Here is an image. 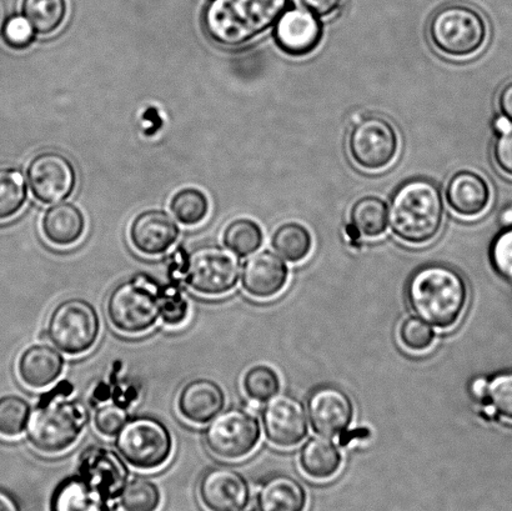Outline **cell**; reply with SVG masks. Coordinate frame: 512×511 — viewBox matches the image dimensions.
I'll list each match as a JSON object with an SVG mask.
<instances>
[{
    "label": "cell",
    "mask_w": 512,
    "mask_h": 511,
    "mask_svg": "<svg viewBox=\"0 0 512 511\" xmlns=\"http://www.w3.org/2000/svg\"><path fill=\"white\" fill-rule=\"evenodd\" d=\"M118 500L122 511H160L163 503L158 485L145 478L130 480Z\"/></svg>",
    "instance_id": "obj_32"
},
{
    "label": "cell",
    "mask_w": 512,
    "mask_h": 511,
    "mask_svg": "<svg viewBox=\"0 0 512 511\" xmlns=\"http://www.w3.org/2000/svg\"><path fill=\"white\" fill-rule=\"evenodd\" d=\"M110 500L82 475L63 480L54 490L52 511H109Z\"/></svg>",
    "instance_id": "obj_23"
},
{
    "label": "cell",
    "mask_w": 512,
    "mask_h": 511,
    "mask_svg": "<svg viewBox=\"0 0 512 511\" xmlns=\"http://www.w3.org/2000/svg\"><path fill=\"white\" fill-rule=\"evenodd\" d=\"M289 282V269L284 260L269 250L253 255L242 270L245 293L258 300H269L283 293Z\"/></svg>",
    "instance_id": "obj_19"
},
{
    "label": "cell",
    "mask_w": 512,
    "mask_h": 511,
    "mask_svg": "<svg viewBox=\"0 0 512 511\" xmlns=\"http://www.w3.org/2000/svg\"><path fill=\"white\" fill-rule=\"evenodd\" d=\"M177 405L180 415L189 423L209 424L223 412L225 393L214 380L194 379L180 390Z\"/></svg>",
    "instance_id": "obj_20"
},
{
    "label": "cell",
    "mask_w": 512,
    "mask_h": 511,
    "mask_svg": "<svg viewBox=\"0 0 512 511\" xmlns=\"http://www.w3.org/2000/svg\"><path fill=\"white\" fill-rule=\"evenodd\" d=\"M261 428L255 414L243 408H229L209 423L204 439L215 457L237 462L249 457L260 443Z\"/></svg>",
    "instance_id": "obj_10"
},
{
    "label": "cell",
    "mask_w": 512,
    "mask_h": 511,
    "mask_svg": "<svg viewBox=\"0 0 512 511\" xmlns=\"http://www.w3.org/2000/svg\"><path fill=\"white\" fill-rule=\"evenodd\" d=\"M271 244L281 258L290 263H300L309 257L313 249V237L299 223H285L275 230Z\"/></svg>",
    "instance_id": "obj_28"
},
{
    "label": "cell",
    "mask_w": 512,
    "mask_h": 511,
    "mask_svg": "<svg viewBox=\"0 0 512 511\" xmlns=\"http://www.w3.org/2000/svg\"><path fill=\"white\" fill-rule=\"evenodd\" d=\"M491 262L501 277L512 282V227L506 228L494 239Z\"/></svg>",
    "instance_id": "obj_41"
},
{
    "label": "cell",
    "mask_w": 512,
    "mask_h": 511,
    "mask_svg": "<svg viewBox=\"0 0 512 511\" xmlns=\"http://www.w3.org/2000/svg\"><path fill=\"white\" fill-rule=\"evenodd\" d=\"M399 338L410 352L423 353L433 347L435 332L423 319L410 317L401 324Z\"/></svg>",
    "instance_id": "obj_37"
},
{
    "label": "cell",
    "mask_w": 512,
    "mask_h": 511,
    "mask_svg": "<svg viewBox=\"0 0 512 511\" xmlns=\"http://www.w3.org/2000/svg\"><path fill=\"white\" fill-rule=\"evenodd\" d=\"M180 235L177 222L160 209H148L139 213L129 227V239L140 254L148 257L167 253Z\"/></svg>",
    "instance_id": "obj_18"
},
{
    "label": "cell",
    "mask_w": 512,
    "mask_h": 511,
    "mask_svg": "<svg viewBox=\"0 0 512 511\" xmlns=\"http://www.w3.org/2000/svg\"><path fill=\"white\" fill-rule=\"evenodd\" d=\"M0 511H20L17 500L2 489H0Z\"/></svg>",
    "instance_id": "obj_45"
},
{
    "label": "cell",
    "mask_w": 512,
    "mask_h": 511,
    "mask_svg": "<svg viewBox=\"0 0 512 511\" xmlns=\"http://www.w3.org/2000/svg\"><path fill=\"white\" fill-rule=\"evenodd\" d=\"M489 37L484 15L470 5L449 4L438 10L429 23L433 47L445 57L466 59L484 48Z\"/></svg>",
    "instance_id": "obj_6"
},
{
    "label": "cell",
    "mask_w": 512,
    "mask_h": 511,
    "mask_svg": "<svg viewBox=\"0 0 512 511\" xmlns=\"http://www.w3.org/2000/svg\"><path fill=\"white\" fill-rule=\"evenodd\" d=\"M444 220V200L438 185L415 178L401 185L391 199L389 225L404 243L423 245L438 237Z\"/></svg>",
    "instance_id": "obj_3"
},
{
    "label": "cell",
    "mask_w": 512,
    "mask_h": 511,
    "mask_svg": "<svg viewBox=\"0 0 512 511\" xmlns=\"http://www.w3.org/2000/svg\"><path fill=\"white\" fill-rule=\"evenodd\" d=\"M446 200L460 217H479L490 207V184L473 170H460L446 185Z\"/></svg>",
    "instance_id": "obj_21"
},
{
    "label": "cell",
    "mask_w": 512,
    "mask_h": 511,
    "mask_svg": "<svg viewBox=\"0 0 512 511\" xmlns=\"http://www.w3.org/2000/svg\"><path fill=\"white\" fill-rule=\"evenodd\" d=\"M42 232L45 239L57 247L77 244L85 232L84 214L72 203L52 205L43 215Z\"/></svg>",
    "instance_id": "obj_24"
},
{
    "label": "cell",
    "mask_w": 512,
    "mask_h": 511,
    "mask_svg": "<svg viewBox=\"0 0 512 511\" xmlns=\"http://www.w3.org/2000/svg\"><path fill=\"white\" fill-rule=\"evenodd\" d=\"M100 329L102 324L94 305L84 299L72 298L54 308L44 333L59 352L77 357L88 353L97 344Z\"/></svg>",
    "instance_id": "obj_9"
},
{
    "label": "cell",
    "mask_w": 512,
    "mask_h": 511,
    "mask_svg": "<svg viewBox=\"0 0 512 511\" xmlns=\"http://www.w3.org/2000/svg\"><path fill=\"white\" fill-rule=\"evenodd\" d=\"M35 30L24 15H13L3 25L5 43L14 49H25L35 40Z\"/></svg>",
    "instance_id": "obj_40"
},
{
    "label": "cell",
    "mask_w": 512,
    "mask_h": 511,
    "mask_svg": "<svg viewBox=\"0 0 512 511\" xmlns=\"http://www.w3.org/2000/svg\"><path fill=\"white\" fill-rule=\"evenodd\" d=\"M128 412L119 404H107L100 407L94 415V427L103 437H117L120 429L128 420Z\"/></svg>",
    "instance_id": "obj_39"
},
{
    "label": "cell",
    "mask_w": 512,
    "mask_h": 511,
    "mask_svg": "<svg viewBox=\"0 0 512 511\" xmlns=\"http://www.w3.org/2000/svg\"><path fill=\"white\" fill-rule=\"evenodd\" d=\"M276 45L291 57H305L319 47L323 39V24L314 14L298 8L281 14L275 23Z\"/></svg>",
    "instance_id": "obj_17"
},
{
    "label": "cell",
    "mask_w": 512,
    "mask_h": 511,
    "mask_svg": "<svg viewBox=\"0 0 512 511\" xmlns=\"http://www.w3.org/2000/svg\"><path fill=\"white\" fill-rule=\"evenodd\" d=\"M501 222H503L506 227H512V209H506L503 214H501Z\"/></svg>",
    "instance_id": "obj_46"
},
{
    "label": "cell",
    "mask_w": 512,
    "mask_h": 511,
    "mask_svg": "<svg viewBox=\"0 0 512 511\" xmlns=\"http://www.w3.org/2000/svg\"><path fill=\"white\" fill-rule=\"evenodd\" d=\"M27 174L30 190L44 204L62 203L73 194L77 185V173L72 162L53 150L30 160Z\"/></svg>",
    "instance_id": "obj_12"
},
{
    "label": "cell",
    "mask_w": 512,
    "mask_h": 511,
    "mask_svg": "<svg viewBox=\"0 0 512 511\" xmlns=\"http://www.w3.org/2000/svg\"><path fill=\"white\" fill-rule=\"evenodd\" d=\"M32 407L18 395L0 398V437L17 438L27 430Z\"/></svg>",
    "instance_id": "obj_34"
},
{
    "label": "cell",
    "mask_w": 512,
    "mask_h": 511,
    "mask_svg": "<svg viewBox=\"0 0 512 511\" xmlns=\"http://www.w3.org/2000/svg\"><path fill=\"white\" fill-rule=\"evenodd\" d=\"M198 497L205 511H242L248 507L250 489L238 470L220 465L200 478Z\"/></svg>",
    "instance_id": "obj_13"
},
{
    "label": "cell",
    "mask_w": 512,
    "mask_h": 511,
    "mask_svg": "<svg viewBox=\"0 0 512 511\" xmlns=\"http://www.w3.org/2000/svg\"><path fill=\"white\" fill-rule=\"evenodd\" d=\"M350 158L365 172H383L395 162L399 134L388 119L371 115L355 122L348 138Z\"/></svg>",
    "instance_id": "obj_11"
},
{
    "label": "cell",
    "mask_w": 512,
    "mask_h": 511,
    "mask_svg": "<svg viewBox=\"0 0 512 511\" xmlns=\"http://www.w3.org/2000/svg\"><path fill=\"white\" fill-rule=\"evenodd\" d=\"M175 272L194 293L203 297H222L237 287L240 262L229 249L204 244L194 248Z\"/></svg>",
    "instance_id": "obj_7"
},
{
    "label": "cell",
    "mask_w": 512,
    "mask_h": 511,
    "mask_svg": "<svg viewBox=\"0 0 512 511\" xmlns=\"http://www.w3.org/2000/svg\"><path fill=\"white\" fill-rule=\"evenodd\" d=\"M351 224L365 238H379L389 225V208L383 199L368 195L356 200L350 210Z\"/></svg>",
    "instance_id": "obj_27"
},
{
    "label": "cell",
    "mask_w": 512,
    "mask_h": 511,
    "mask_svg": "<svg viewBox=\"0 0 512 511\" xmlns=\"http://www.w3.org/2000/svg\"><path fill=\"white\" fill-rule=\"evenodd\" d=\"M493 158L500 172L512 179V123L496 138Z\"/></svg>",
    "instance_id": "obj_42"
},
{
    "label": "cell",
    "mask_w": 512,
    "mask_h": 511,
    "mask_svg": "<svg viewBox=\"0 0 512 511\" xmlns=\"http://www.w3.org/2000/svg\"><path fill=\"white\" fill-rule=\"evenodd\" d=\"M485 397L496 414L512 423V372L495 375L488 382Z\"/></svg>",
    "instance_id": "obj_38"
},
{
    "label": "cell",
    "mask_w": 512,
    "mask_h": 511,
    "mask_svg": "<svg viewBox=\"0 0 512 511\" xmlns=\"http://www.w3.org/2000/svg\"><path fill=\"white\" fill-rule=\"evenodd\" d=\"M266 438L279 448H294L308 435L303 404L290 395H276L263 410Z\"/></svg>",
    "instance_id": "obj_14"
},
{
    "label": "cell",
    "mask_w": 512,
    "mask_h": 511,
    "mask_svg": "<svg viewBox=\"0 0 512 511\" xmlns=\"http://www.w3.org/2000/svg\"><path fill=\"white\" fill-rule=\"evenodd\" d=\"M263 240V230L259 224L248 218L233 220L223 233L225 247L240 258L258 252Z\"/></svg>",
    "instance_id": "obj_30"
},
{
    "label": "cell",
    "mask_w": 512,
    "mask_h": 511,
    "mask_svg": "<svg viewBox=\"0 0 512 511\" xmlns=\"http://www.w3.org/2000/svg\"><path fill=\"white\" fill-rule=\"evenodd\" d=\"M259 511H306L308 495L303 485L289 475H275L261 485Z\"/></svg>",
    "instance_id": "obj_25"
},
{
    "label": "cell",
    "mask_w": 512,
    "mask_h": 511,
    "mask_svg": "<svg viewBox=\"0 0 512 511\" xmlns=\"http://www.w3.org/2000/svg\"><path fill=\"white\" fill-rule=\"evenodd\" d=\"M22 12L35 33L49 35L62 27L68 14L67 0H23Z\"/></svg>",
    "instance_id": "obj_29"
},
{
    "label": "cell",
    "mask_w": 512,
    "mask_h": 511,
    "mask_svg": "<svg viewBox=\"0 0 512 511\" xmlns=\"http://www.w3.org/2000/svg\"><path fill=\"white\" fill-rule=\"evenodd\" d=\"M295 8L306 10L318 18H328L339 12L345 0H290Z\"/></svg>",
    "instance_id": "obj_43"
},
{
    "label": "cell",
    "mask_w": 512,
    "mask_h": 511,
    "mask_svg": "<svg viewBox=\"0 0 512 511\" xmlns=\"http://www.w3.org/2000/svg\"><path fill=\"white\" fill-rule=\"evenodd\" d=\"M28 198L27 182L18 169L0 168V222L15 217Z\"/></svg>",
    "instance_id": "obj_31"
},
{
    "label": "cell",
    "mask_w": 512,
    "mask_h": 511,
    "mask_svg": "<svg viewBox=\"0 0 512 511\" xmlns=\"http://www.w3.org/2000/svg\"><path fill=\"white\" fill-rule=\"evenodd\" d=\"M118 452L133 468L153 472L163 468L173 454V435L153 417L129 418L117 434Z\"/></svg>",
    "instance_id": "obj_8"
},
{
    "label": "cell",
    "mask_w": 512,
    "mask_h": 511,
    "mask_svg": "<svg viewBox=\"0 0 512 511\" xmlns=\"http://www.w3.org/2000/svg\"><path fill=\"white\" fill-rule=\"evenodd\" d=\"M65 360L59 350L47 344L30 345L18 359L20 382L30 389H45L63 374Z\"/></svg>",
    "instance_id": "obj_22"
},
{
    "label": "cell",
    "mask_w": 512,
    "mask_h": 511,
    "mask_svg": "<svg viewBox=\"0 0 512 511\" xmlns=\"http://www.w3.org/2000/svg\"><path fill=\"white\" fill-rule=\"evenodd\" d=\"M498 105L501 117L508 119L509 122L512 123V80L501 88L498 97Z\"/></svg>",
    "instance_id": "obj_44"
},
{
    "label": "cell",
    "mask_w": 512,
    "mask_h": 511,
    "mask_svg": "<svg viewBox=\"0 0 512 511\" xmlns=\"http://www.w3.org/2000/svg\"><path fill=\"white\" fill-rule=\"evenodd\" d=\"M411 309L424 322L438 329L458 324L468 304V287L455 269L441 264L416 270L406 288Z\"/></svg>",
    "instance_id": "obj_2"
},
{
    "label": "cell",
    "mask_w": 512,
    "mask_h": 511,
    "mask_svg": "<svg viewBox=\"0 0 512 511\" xmlns=\"http://www.w3.org/2000/svg\"><path fill=\"white\" fill-rule=\"evenodd\" d=\"M288 0H210L203 14L205 32L224 47L252 42L278 22Z\"/></svg>",
    "instance_id": "obj_4"
},
{
    "label": "cell",
    "mask_w": 512,
    "mask_h": 511,
    "mask_svg": "<svg viewBox=\"0 0 512 511\" xmlns=\"http://www.w3.org/2000/svg\"><path fill=\"white\" fill-rule=\"evenodd\" d=\"M88 422L87 407L72 398V385L64 382L39 399L30 413L27 437L39 452L59 454L78 442Z\"/></svg>",
    "instance_id": "obj_1"
},
{
    "label": "cell",
    "mask_w": 512,
    "mask_h": 511,
    "mask_svg": "<svg viewBox=\"0 0 512 511\" xmlns=\"http://www.w3.org/2000/svg\"><path fill=\"white\" fill-rule=\"evenodd\" d=\"M79 475L107 495L117 500L128 484L129 472L123 457L107 447H90L79 458Z\"/></svg>",
    "instance_id": "obj_16"
},
{
    "label": "cell",
    "mask_w": 512,
    "mask_h": 511,
    "mask_svg": "<svg viewBox=\"0 0 512 511\" xmlns=\"http://www.w3.org/2000/svg\"><path fill=\"white\" fill-rule=\"evenodd\" d=\"M160 290L162 284L147 273L119 283L108 297L109 322L123 334L147 333L160 319Z\"/></svg>",
    "instance_id": "obj_5"
},
{
    "label": "cell",
    "mask_w": 512,
    "mask_h": 511,
    "mask_svg": "<svg viewBox=\"0 0 512 511\" xmlns=\"http://www.w3.org/2000/svg\"><path fill=\"white\" fill-rule=\"evenodd\" d=\"M343 465V457L330 439L318 437L310 439L301 449L300 467L306 477L315 482H326L338 475Z\"/></svg>",
    "instance_id": "obj_26"
},
{
    "label": "cell",
    "mask_w": 512,
    "mask_h": 511,
    "mask_svg": "<svg viewBox=\"0 0 512 511\" xmlns=\"http://www.w3.org/2000/svg\"><path fill=\"white\" fill-rule=\"evenodd\" d=\"M243 388L253 402L268 403L280 392L279 375L266 365H255L244 375Z\"/></svg>",
    "instance_id": "obj_35"
},
{
    "label": "cell",
    "mask_w": 512,
    "mask_h": 511,
    "mask_svg": "<svg viewBox=\"0 0 512 511\" xmlns=\"http://www.w3.org/2000/svg\"><path fill=\"white\" fill-rule=\"evenodd\" d=\"M209 199L202 190L184 188L170 200V212L180 224L194 227L204 222L209 214Z\"/></svg>",
    "instance_id": "obj_33"
},
{
    "label": "cell",
    "mask_w": 512,
    "mask_h": 511,
    "mask_svg": "<svg viewBox=\"0 0 512 511\" xmlns=\"http://www.w3.org/2000/svg\"><path fill=\"white\" fill-rule=\"evenodd\" d=\"M311 427L325 438L338 437L354 418V405L348 394L335 387H321L308 400Z\"/></svg>",
    "instance_id": "obj_15"
},
{
    "label": "cell",
    "mask_w": 512,
    "mask_h": 511,
    "mask_svg": "<svg viewBox=\"0 0 512 511\" xmlns=\"http://www.w3.org/2000/svg\"><path fill=\"white\" fill-rule=\"evenodd\" d=\"M242 511H259V509H247V508H245V509H244V510H242Z\"/></svg>",
    "instance_id": "obj_47"
},
{
    "label": "cell",
    "mask_w": 512,
    "mask_h": 511,
    "mask_svg": "<svg viewBox=\"0 0 512 511\" xmlns=\"http://www.w3.org/2000/svg\"><path fill=\"white\" fill-rule=\"evenodd\" d=\"M190 305L178 282L162 285L160 290V319L168 327H180L187 323Z\"/></svg>",
    "instance_id": "obj_36"
}]
</instances>
